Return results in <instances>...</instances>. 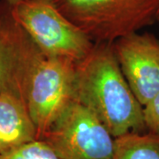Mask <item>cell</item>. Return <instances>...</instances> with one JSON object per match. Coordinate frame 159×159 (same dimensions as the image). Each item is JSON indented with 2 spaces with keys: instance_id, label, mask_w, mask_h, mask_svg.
Wrapping results in <instances>:
<instances>
[{
  "instance_id": "obj_1",
  "label": "cell",
  "mask_w": 159,
  "mask_h": 159,
  "mask_svg": "<svg viewBox=\"0 0 159 159\" xmlns=\"http://www.w3.org/2000/svg\"><path fill=\"white\" fill-rule=\"evenodd\" d=\"M74 101L91 112L114 138L146 133L143 106L131 90L113 50V43H94L76 63Z\"/></svg>"
},
{
  "instance_id": "obj_2",
  "label": "cell",
  "mask_w": 159,
  "mask_h": 159,
  "mask_svg": "<svg viewBox=\"0 0 159 159\" xmlns=\"http://www.w3.org/2000/svg\"><path fill=\"white\" fill-rule=\"evenodd\" d=\"M93 43H113L157 22L159 0H53Z\"/></svg>"
},
{
  "instance_id": "obj_3",
  "label": "cell",
  "mask_w": 159,
  "mask_h": 159,
  "mask_svg": "<svg viewBox=\"0 0 159 159\" xmlns=\"http://www.w3.org/2000/svg\"><path fill=\"white\" fill-rule=\"evenodd\" d=\"M13 11L45 57H64L77 63L94 46L90 38L60 12L53 0H27L13 6Z\"/></svg>"
},
{
  "instance_id": "obj_4",
  "label": "cell",
  "mask_w": 159,
  "mask_h": 159,
  "mask_svg": "<svg viewBox=\"0 0 159 159\" xmlns=\"http://www.w3.org/2000/svg\"><path fill=\"white\" fill-rule=\"evenodd\" d=\"M44 58L17 20L13 6L0 0V93L15 97L27 106L32 80Z\"/></svg>"
},
{
  "instance_id": "obj_5",
  "label": "cell",
  "mask_w": 159,
  "mask_h": 159,
  "mask_svg": "<svg viewBox=\"0 0 159 159\" xmlns=\"http://www.w3.org/2000/svg\"><path fill=\"white\" fill-rule=\"evenodd\" d=\"M60 159H112L115 138L89 109L73 101L42 139Z\"/></svg>"
},
{
  "instance_id": "obj_6",
  "label": "cell",
  "mask_w": 159,
  "mask_h": 159,
  "mask_svg": "<svg viewBox=\"0 0 159 159\" xmlns=\"http://www.w3.org/2000/svg\"><path fill=\"white\" fill-rule=\"evenodd\" d=\"M76 62L64 57H45L34 74L27 107L42 140L60 115L74 101Z\"/></svg>"
},
{
  "instance_id": "obj_7",
  "label": "cell",
  "mask_w": 159,
  "mask_h": 159,
  "mask_svg": "<svg viewBox=\"0 0 159 159\" xmlns=\"http://www.w3.org/2000/svg\"><path fill=\"white\" fill-rule=\"evenodd\" d=\"M113 50L131 90L144 106L159 92V40L136 32L114 41Z\"/></svg>"
},
{
  "instance_id": "obj_8",
  "label": "cell",
  "mask_w": 159,
  "mask_h": 159,
  "mask_svg": "<svg viewBox=\"0 0 159 159\" xmlns=\"http://www.w3.org/2000/svg\"><path fill=\"white\" fill-rule=\"evenodd\" d=\"M35 140L37 132L27 106L0 93V155Z\"/></svg>"
},
{
  "instance_id": "obj_9",
  "label": "cell",
  "mask_w": 159,
  "mask_h": 159,
  "mask_svg": "<svg viewBox=\"0 0 159 159\" xmlns=\"http://www.w3.org/2000/svg\"><path fill=\"white\" fill-rule=\"evenodd\" d=\"M112 159H159V136L146 132L115 138Z\"/></svg>"
},
{
  "instance_id": "obj_10",
  "label": "cell",
  "mask_w": 159,
  "mask_h": 159,
  "mask_svg": "<svg viewBox=\"0 0 159 159\" xmlns=\"http://www.w3.org/2000/svg\"><path fill=\"white\" fill-rule=\"evenodd\" d=\"M0 159H60L43 140H35L0 155Z\"/></svg>"
},
{
  "instance_id": "obj_11",
  "label": "cell",
  "mask_w": 159,
  "mask_h": 159,
  "mask_svg": "<svg viewBox=\"0 0 159 159\" xmlns=\"http://www.w3.org/2000/svg\"><path fill=\"white\" fill-rule=\"evenodd\" d=\"M143 117L147 132L159 136V92L143 106Z\"/></svg>"
},
{
  "instance_id": "obj_12",
  "label": "cell",
  "mask_w": 159,
  "mask_h": 159,
  "mask_svg": "<svg viewBox=\"0 0 159 159\" xmlns=\"http://www.w3.org/2000/svg\"><path fill=\"white\" fill-rule=\"evenodd\" d=\"M6 1H8L11 5L12 6H16L18 4H20V3H22L24 1H27V0H6Z\"/></svg>"
},
{
  "instance_id": "obj_13",
  "label": "cell",
  "mask_w": 159,
  "mask_h": 159,
  "mask_svg": "<svg viewBox=\"0 0 159 159\" xmlns=\"http://www.w3.org/2000/svg\"><path fill=\"white\" fill-rule=\"evenodd\" d=\"M157 22H159V12H158V15H157Z\"/></svg>"
}]
</instances>
